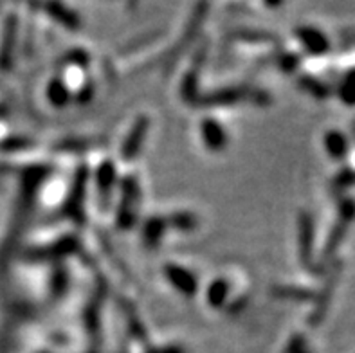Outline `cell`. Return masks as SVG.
I'll return each mask as SVG.
<instances>
[{"label": "cell", "instance_id": "1", "mask_svg": "<svg viewBox=\"0 0 355 353\" xmlns=\"http://www.w3.org/2000/svg\"><path fill=\"white\" fill-rule=\"evenodd\" d=\"M324 146H327V152L336 159V161H341L343 157H347V153L350 152V143H348V137L341 132H330L327 137H324Z\"/></svg>", "mask_w": 355, "mask_h": 353}, {"label": "cell", "instance_id": "2", "mask_svg": "<svg viewBox=\"0 0 355 353\" xmlns=\"http://www.w3.org/2000/svg\"><path fill=\"white\" fill-rule=\"evenodd\" d=\"M302 40H303V44L309 47V51H312L314 54L327 53L330 47L329 38H327V36H324L321 31H318V29H312V27H306V29H303Z\"/></svg>", "mask_w": 355, "mask_h": 353}, {"label": "cell", "instance_id": "3", "mask_svg": "<svg viewBox=\"0 0 355 353\" xmlns=\"http://www.w3.org/2000/svg\"><path fill=\"white\" fill-rule=\"evenodd\" d=\"M339 96H341L343 103L348 105V107H355V67L343 80Z\"/></svg>", "mask_w": 355, "mask_h": 353}]
</instances>
